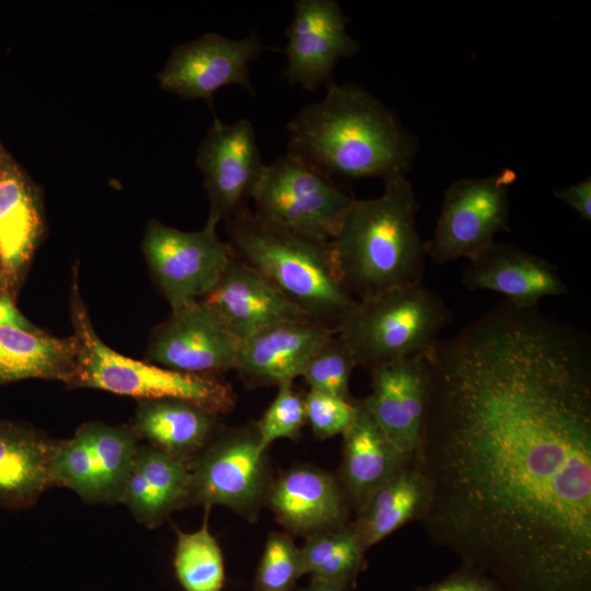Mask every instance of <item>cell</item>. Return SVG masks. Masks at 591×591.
<instances>
[{"label":"cell","instance_id":"cell-22","mask_svg":"<svg viewBox=\"0 0 591 591\" xmlns=\"http://www.w3.org/2000/svg\"><path fill=\"white\" fill-rule=\"evenodd\" d=\"M189 486L187 462L150 444H138L120 502L138 522L154 528L188 505Z\"/></svg>","mask_w":591,"mask_h":591},{"label":"cell","instance_id":"cell-18","mask_svg":"<svg viewBox=\"0 0 591 591\" xmlns=\"http://www.w3.org/2000/svg\"><path fill=\"white\" fill-rule=\"evenodd\" d=\"M265 502L294 534L311 536L347 523L349 505L339 480L313 466H296L271 480Z\"/></svg>","mask_w":591,"mask_h":591},{"label":"cell","instance_id":"cell-14","mask_svg":"<svg viewBox=\"0 0 591 591\" xmlns=\"http://www.w3.org/2000/svg\"><path fill=\"white\" fill-rule=\"evenodd\" d=\"M240 343L206 303L196 300L172 309L155 328L148 357L167 369L219 375L234 370Z\"/></svg>","mask_w":591,"mask_h":591},{"label":"cell","instance_id":"cell-19","mask_svg":"<svg viewBox=\"0 0 591 591\" xmlns=\"http://www.w3.org/2000/svg\"><path fill=\"white\" fill-rule=\"evenodd\" d=\"M200 300L240 339L275 323L309 318L265 276L235 256Z\"/></svg>","mask_w":591,"mask_h":591},{"label":"cell","instance_id":"cell-30","mask_svg":"<svg viewBox=\"0 0 591 591\" xmlns=\"http://www.w3.org/2000/svg\"><path fill=\"white\" fill-rule=\"evenodd\" d=\"M357 362L350 348L335 333L312 356L301 378L310 390L352 399L349 382Z\"/></svg>","mask_w":591,"mask_h":591},{"label":"cell","instance_id":"cell-36","mask_svg":"<svg viewBox=\"0 0 591 591\" xmlns=\"http://www.w3.org/2000/svg\"><path fill=\"white\" fill-rule=\"evenodd\" d=\"M12 325L31 329L30 323L15 308L12 300L7 296L0 297V326Z\"/></svg>","mask_w":591,"mask_h":591},{"label":"cell","instance_id":"cell-16","mask_svg":"<svg viewBox=\"0 0 591 591\" xmlns=\"http://www.w3.org/2000/svg\"><path fill=\"white\" fill-rule=\"evenodd\" d=\"M428 356L399 358L371 368V393L362 399L389 439L415 462L420 454L429 395Z\"/></svg>","mask_w":591,"mask_h":591},{"label":"cell","instance_id":"cell-27","mask_svg":"<svg viewBox=\"0 0 591 591\" xmlns=\"http://www.w3.org/2000/svg\"><path fill=\"white\" fill-rule=\"evenodd\" d=\"M40 220L35 200L14 173L0 176V255L2 268L13 275L30 259Z\"/></svg>","mask_w":591,"mask_h":591},{"label":"cell","instance_id":"cell-6","mask_svg":"<svg viewBox=\"0 0 591 591\" xmlns=\"http://www.w3.org/2000/svg\"><path fill=\"white\" fill-rule=\"evenodd\" d=\"M451 322L443 300L422 283L357 301L335 329L350 348L357 366L428 356Z\"/></svg>","mask_w":591,"mask_h":591},{"label":"cell","instance_id":"cell-32","mask_svg":"<svg viewBox=\"0 0 591 591\" xmlns=\"http://www.w3.org/2000/svg\"><path fill=\"white\" fill-rule=\"evenodd\" d=\"M306 424L304 395L294 390L293 382L278 386V393L262 418L255 424L264 449L278 439H297Z\"/></svg>","mask_w":591,"mask_h":591},{"label":"cell","instance_id":"cell-5","mask_svg":"<svg viewBox=\"0 0 591 591\" xmlns=\"http://www.w3.org/2000/svg\"><path fill=\"white\" fill-rule=\"evenodd\" d=\"M72 293L77 363L71 384L136 397L140 401L178 399L212 414L231 412L236 402L232 386L218 375H204L142 362L109 348L95 333L78 296Z\"/></svg>","mask_w":591,"mask_h":591},{"label":"cell","instance_id":"cell-37","mask_svg":"<svg viewBox=\"0 0 591 591\" xmlns=\"http://www.w3.org/2000/svg\"><path fill=\"white\" fill-rule=\"evenodd\" d=\"M297 591H351V588L321 578L311 577L306 587Z\"/></svg>","mask_w":591,"mask_h":591},{"label":"cell","instance_id":"cell-38","mask_svg":"<svg viewBox=\"0 0 591 591\" xmlns=\"http://www.w3.org/2000/svg\"><path fill=\"white\" fill-rule=\"evenodd\" d=\"M2 262H1V255H0V287H1V282H2Z\"/></svg>","mask_w":591,"mask_h":591},{"label":"cell","instance_id":"cell-25","mask_svg":"<svg viewBox=\"0 0 591 591\" xmlns=\"http://www.w3.org/2000/svg\"><path fill=\"white\" fill-rule=\"evenodd\" d=\"M430 499V485L410 462L378 488L357 512L352 526L367 551L410 521H418Z\"/></svg>","mask_w":591,"mask_h":591},{"label":"cell","instance_id":"cell-15","mask_svg":"<svg viewBox=\"0 0 591 591\" xmlns=\"http://www.w3.org/2000/svg\"><path fill=\"white\" fill-rule=\"evenodd\" d=\"M347 23L348 18L334 0L296 1L293 18L285 31L286 80L311 92L327 85L335 65L359 50V43L346 32Z\"/></svg>","mask_w":591,"mask_h":591},{"label":"cell","instance_id":"cell-4","mask_svg":"<svg viewBox=\"0 0 591 591\" xmlns=\"http://www.w3.org/2000/svg\"><path fill=\"white\" fill-rule=\"evenodd\" d=\"M225 223L234 256L265 276L309 318L335 331L357 303L338 278L328 241L265 221L247 206Z\"/></svg>","mask_w":591,"mask_h":591},{"label":"cell","instance_id":"cell-23","mask_svg":"<svg viewBox=\"0 0 591 591\" xmlns=\"http://www.w3.org/2000/svg\"><path fill=\"white\" fill-rule=\"evenodd\" d=\"M56 441L39 432L0 421V507H32L49 487Z\"/></svg>","mask_w":591,"mask_h":591},{"label":"cell","instance_id":"cell-26","mask_svg":"<svg viewBox=\"0 0 591 591\" xmlns=\"http://www.w3.org/2000/svg\"><path fill=\"white\" fill-rule=\"evenodd\" d=\"M76 363L74 338H57L12 325L0 326V383L39 378L71 384Z\"/></svg>","mask_w":591,"mask_h":591},{"label":"cell","instance_id":"cell-11","mask_svg":"<svg viewBox=\"0 0 591 591\" xmlns=\"http://www.w3.org/2000/svg\"><path fill=\"white\" fill-rule=\"evenodd\" d=\"M143 253L172 309L208 294L234 257L217 227L209 223L190 232L152 221L146 230Z\"/></svg>","mask_w":591,"mask_h":591},{"label":"cell","instance_id":"cell-28","mask_svg":"<svg viewBox=\"0 0 591 591\" xmlns=\"http://www.w3.org/2000/svg\"><path fill=\"white\" fill-rule=\"evenodd\" d=\"M305 575L352 588L364 568V547L351 524L306 537L300 548Z\"/></svg>","mask_w":591,"mask_h":591},{"label":"cell","instance_id":"cell-7","mask_svg":"<svg viewBox=\"0 0 591 591\" xmlns=\"http://www.w3.org/2000/svg\"><path fill=\"white\" fill-rule=\"evenodd\" d=\"M251 198L265 221L325 241L337 233L355 199L333 177L289 153L266 165Z\"/></svg>","mask_w":591,"mask_h":591},{"label":"cell","instance_id":"cell-1","mask_svg":"<svg viewBox=\"0 0 591 591\" xmlns=\"http://www.w3.org/2000/svg\"><path fill=\"white\" fill-rule=\"evenodd\" d=\"M507 300L428 356L418 522L505 591H591V348Z\"/></svg>","mask_w":591,"mask_h":591},{"label":"cell","instance_id":"cell-24","mask_svg":"<svg viewBox=\"0 0 591 591\" xmlns=\"http://www.w3.org/2000/svg\"><path fill=\"white\" fill-rule=\"evenodd\" d=\"M218 419L185 401H140L131 429L138 439L189 463L217 434Z\"/></svg>","mask_w":591,"mask_h":591},{"label":"cell","instance_id":"cell-34","mask_svg":"<svg viewBox=\"0 0 591 591\" xmlns=\"http://www.w3.org/2000/svg\"><path fill=\"white\" fill-rule=\"evenodd\" d=\"M417 591H505L495 581L486 576L461 568L441 581L426 587H419Z\"/></svg>","mask_w":591,"mask_h":591},{"label":"cell","instance_id":"cell-8","mask_svg":"<svg viewBox=\"0 0 591 591\" xmlns=\"http://www.w3.org/2000/svg\"><path fill=\"white\" fill-rule=\"evenodd\" d=\"M188 465V505L223 506L251 521L257 517L270 480L255 424L216 434Z\"/></svg>","mask_w":591,"mask_h":591},{"label":"cell","instance_id":"cell-20","mask_svg":"<svg viewBox=\"0 0 591 591\" xmlns=\"http://www.w3.org/2000/svg\"><path fill=\"white\" fill-rule=\"evenodd\" d=\"M467 290H489L518 308H536L549 296L568 293L556 266L518 246L494 243L471 259L462 274Z\"/></svg>","mask_w":591,"mask_h":591},{"label":"cell","instance_id":"cell-17","mask_svg":"<svg viewBox=\"0 0 591 591\" xmlns=\"http://www.w3.org/2000/svg\"><path fill=\"white\" fill-rule=\"evenodd\" d=\"M334 334L311 318L275 323L241 339L234 371L248 387L293 382Z\"/></svg>","mask_w":591,"mask_h":591},{"label":"cell","instance_id":"cell-3","mask_svg":"<svg viewBox=\"0 0 591 591\" xmlns=\"http://www.w3.org/2000/svg\"><path fill=\"white\" fill-rule=\"evenodd\" d=\"M384 184L381 196L354 199L328 241L338 278L357 301L420 285L425 273L426 243L416 229L413 187L406 176Z\"/></svg>","mask_w":591,"mask_h":591},{"label":"cell","instance_id":"cell-12","mask_svg":"<svg viewBox=\"0 0 591 591\" xmlns=\"http://www.w3.org/2000/svg\"><path fill=\"white\" fill-rule=\"evenodd\" d=\"M210 209L207 223L217 227L246 207L265 171L253 123L223 124L217 117L198 149Z\"/></svg>","mask_w":591,"mask_h":591},{"label":"cell","instance_id":"cell-21","mask_svg":"<svg viewBox=\"0 0 591 591\" xmlns=\"http://www.w3.org/2000/svg\"><path fill=\"white\" fill-rule=\"evenodd\" d=\"M412 461L389 439L362 399L343 433L340 485L348 505L358 512L371 495Z\"/></svg>","mask_w":591,"mask_h":591},{"label":"cell","instance_id":"cell-2","mask_svg":"<svg viewBox=\"0 0 591 591\" xmlns=\"http://www.w3.org/2000/svg\"><path fill=\"white\" fill-rule=\"evenodd\" d=\"M326 86L288 121L287 153L333 178L406 176L416 144L394 113L359 85Z\"/></svg>","mask_w":591,"mask_h":591},{"label":"cell","instance_id":"cell-10","mask_svg":"<svg viewBox=\"0 0 591 591\" xmlns=\"http://www.w3.org/2000/svg\"><path fill=\"white\" fill-rule=\"evenodd\" d=\"M137 448L131 427L83 425L71 438L56 441L53 485L67 487L88 502H120Z\"/></svg>","mask_w":591,"mask_h":591},{"label":"cell","instance_id":"cell-9","mask_svg":"<svg viewBox=\"0 0 591 591\" xmlns=\"http://www.w3.org/2000/svg\"><path fill=\"white\" fill-rule=\"evenodd\" d=\"M517 175L506 169L482 178H462L444 192L441 211L426 253L434 264L482 254L494 236L509 229V187Z\"/></svg>","mask_w":591,"mask_h":591},{"label":"cell","instance_id":"cell-33","mask_svg":"<svg viewBox=\"0 0 591 591\" xmlns=\"http://www.w3.org/2000/svg\"><path fill=\"white\" fill-rule=\"evenodd\" d=\"M306 424L318 439L341 434L351 425L357 399H347L336 395L309 390L304 395Z\"/></svg>","mask_w":591,"mask_h":591},{"label":"cell","instance_id":"cell-13","mask_svg":"<svg viewBox=\"0 0 591 591\" xmlns=\"http://www.w3.org/2000/svg\"><path fill=\"white\" fill-rule=\"evenodd\" d=\"M266 49L257 32L243 38L208 33L176 47L158 81L164 91L187 100L202 99L208 104L220 88L229 84L254 95L248 65Z\"/></svg>","mask_w":591,"mask_h":591},{"label":"cell","instance_id":"cell-35","mask_svg":"<svg viewBox=\"0 0 591 591\" xmlns=\"http://www.w3.org/2000/svg\"><path fill=\"white\" fill-rule=\"evenodd\" d=\"M555 197L572 208L583 220H591V179L590 177L556 190Z\"/></svg>","mask_w":591,"mask_h":591},{"label":"cell","instance_id":"cell-29","mask_svg":"<svg viewBox=\"0 0 591 591\" xmlns=\"http://www.w3.org/2000/svg\"><path fill=\"white\" fill-rule=\"evenodd\" d=\"M207 515L200 529L177 531L173 565L185 591H222L224 586L223 556L209 530Z\"/></svg>","mask_w":591,"mask_h":591},{"label":"cell","instance_id":"cell-31","mask_svg":"<svg viewBox=\"0 0 591 591\" xmlns=\"http://www.w3.org/2000/svg\"><path fill=\"white\" fill-rule=\"evenodd\" d=\"M305 575L301 551L286 533H271L260 557L253 591H294Z\"/></svg>","mask_w":591,"mask_h":591}]
</instances>
